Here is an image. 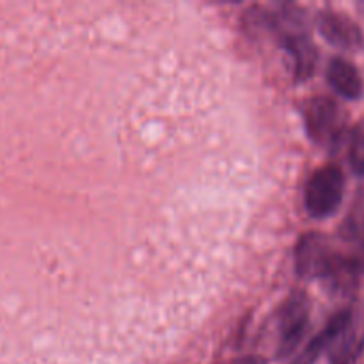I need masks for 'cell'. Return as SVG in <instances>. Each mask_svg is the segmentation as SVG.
I'll return each instance as SVG.
<instances>
[{
    "instance_id": "cell-10",
    "label": "cell",
    "mask_w": 364,
    "mask_h": 364,
    "mask_svg": "<svg viewBox=\"0 0 364 364\" xmlns=\"http://www.w3.org/2000/svg\"><path fill=\"white\" fill-rule=\"evenodd\" d=\"M231 364H265V361L259 358H256V355H247V358L237 359V361H233Z\"/></svg>"
},
{
    "instance_id": "cell-1",
    "label": "cell",
    "mask_w": 364,
    "mask_h": 364,
    "mask_svg": "<svg viewBox=\"0 0 364 364\" xmlns=\"http://www.w3.org/2000/svg\"><path fill=\"white\" fill-rule=\"evenodd\" d=\"M345 196V174L334 164L320 167L308 180L304 205L313 219H327L341 206Z\"/></svg>"
},
{
    "instance_id": "cell-9",
    "label": "cell",
    "mask_w": 364,
    "mask_h": 364,
    "mask_svg": "<svg viewBox=\"0 0 364 364\" xmlns=\"http://www.w3.org/2000/svg\"><path fill=\"white\" fill-rule=\"evenodd\" d=\"M348 160L350 167L358 176L364 178V121L355 124L350 134V146H348Z\"/></svg>"
},
{
    "instance_id": "cell-6",
    "label": "cell",
    "mask_w": 364,
    "mask_h": 364,
    "mask_svg": "<svg viewBox=\"0 0 364 364\" xmlns=\"http://www.w3.org/2000/svg\"><path fill=\"white\" fill-rule=\"evenodd\" d=\"M316 27L329 45L345 52H358L364 46V34L350 16L338 11H322L316 16Z\"/></svg>"
},
{
    "instance_id": "cell-5",
    "label": "cell",
    "mask_w": 364,
    "mask_h": 364,
    "mask_svg": "<svg viewBox=\"0 0 364 364\" xmlns=\"http://www.w3.org/2000/svg\"><path fill=\"white\" fill-rule=\"evenodd\" d=\"M336 251L322 233H308L301 238L295 251L297 274L304 279H326Z\"/></svg>"
},
{
    "instance_id": "cell-2",
    "label": "cell",
    "mask_w": 364,
    "mask_h": 364,
    "mask_svg": "<svg viewBox=\"0 0 364 364\" xmlns=\"http://www.w3.org/2000/svg\"><path fill=\"white\" fill-rule=\"evenodd\" d=\"M304 121L309 137L316 144L329 148L340 144L345 130V114L334 100L326 96L309 100L304 107Z\"/></svg>"
},
{
    "instance_id": "cell-3",
    "label": "cell",
    "mask_w": 364,
    "mask_h": 364,
    "mask_svg": "<svg viewBox=\"0 0 364 364\" xmlns=\"http://www.w3.org/2000/svg\"><path fill=\"white\" fill-rule=\"evenodd\" d=\"M309 313H311V302L304 291H294L281 306L279 347H277L279 358H288L299 347L308 331Z\"/></svg>"
},
{
    "instance_id": "cell-8",
    "label": "cell",
    "mask_w": 364,
    "mask_h": 364,
    "mask_svg": "<svg viewBox=\"0 0 364 364\" xmlns=\"http://www.w3.org/2000/svg\"><path fill=\"white\" fill-rule=\"evenodd\" d=\"M327 80L331 87L347 100H358L363 95V78L358 68L347 59L334 57L327 68Z\"/></svg>"
},
{
    "instance_id": "cell-4",
    "label": "cell",
    "mask_w": 364,
    "mask_h": 364,
    "mask_svg": "<svg viewBox=\"0 0 364 364\" xmlns=\"http://www.w3.org/2000/svg\"><path fill=\"white\" fill-rule=\"evenodd\" d=\"M283 14L284 23L288 28L281 23L283 31H281V45L287 50L294 59V70L295 77L299 80H306L313 75L316 66V48L313 45L311 38L306 34L304 27H302L301 14L295 13H281Z\"/></svg>"
},
{
    "instance_id": "cell-7",
    "label": "cell",
    "mask_w": 364,
    "mask_h": 364,
    "mask_svg": "<svg viewBox=\"0 0 364 364\" xmlns=\"http://www.w3.org/2000/svg\"><path fill=\"white\" fill-rule=\"evenodd\" d=\"M352 326H354V313L350 309H343V311L336 313L327 322V326L309 341L308 347L301 352V355L295 359L294 364H315L320 359V355L326 350H331V347L336 343L338 338L347 333Z\"/></svg>"
}]
</instances>
